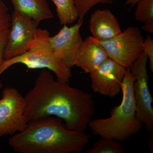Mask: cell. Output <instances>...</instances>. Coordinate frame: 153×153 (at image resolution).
Instances as JSON below:
<instances>
[{
	"label": "cell",
	"instance_id": "obj_11",
	"mask_svg": "<svg viewBox=\"0 0 153 153\" xmlns=\"http://www.w3.org/2000/svg\"><path fill=\"white\" fill-rule=\"evenodd\" d=\"M89 27L91 36L98 41L109 40L122 32L116 17L108 9L94 12L89 19Z\"/></svg>",
	"mask_w": 153,
	"mask_h": 153
},
{
	"label": "cell",
	"instance_id": "obj_22",
	"mask_svg": "<svg viewBox=\"0 0 153 153\" xmlns=\"http://www.w3.org/2000/svg\"><path fill=\"white\" fill-rule=\"evenodd\" d=\"M2 86V84L1 82V79H0V89L1 88Z\"/></svg>",
	"mask_w": 153,
	"mask_h": 153
},
{
	"label": "cell",
	"instance_id": "obj_4",
	"mask_svg": "<svg viewBox=\"0 0 153 153\" xmlns=\"http://www.w3.org/2000/svg\"><path fill=\"white\" fill-rule=\"evenodd\" d=\"M39 23L13 12L4 52V60L22 55L36 48L50 35L49 31L38 28Z\"/></svg>",
	"mask_w": 153,
	"mask_h": 153
},
{
	"label": "cell",
	"instance_id": "obj_16",
	"mask_svg": "<svg viewBox=\"0 0 153 153\" xmlns=\"http://www.w3.org/2000/svg\"><path fill=\"white\" fill-rule=\"evenodd\" d=\"M123 148L120 142L111 138L101 137L85 153H122Z\"/></svg>",
	"mask_w": 153,
	"mask_h": 153
},
{
	"label": "cell",
	"instance_id": "obj_8",
	"mask_svg": "<svg viewBox=\"0 0 153 153\" xmlns=\"http://www.w3.org/2000/svg\"><path fill=\"white\" fill-rule=\"evenodd\" d=\"M25 98L14 87H6L0 99V137L23 131L29 122Z\"/></svg>",
	"mask_w": 153,
	"mask_h": 153
},
{
	"label": "cell",
	"instance_id": "obj_20",
	"mask_svg": "<svg viewBox=\"0 0 153 153\" xmlns=\"http://www.w3.org/2000/svg\"><path fill=\"white\" fill-rule=\"evenodd\" d=\"M9 30L0 32V68L4 62V55L7 41Z\"/></svg>",
	"mask_w": 153,
	"mask_h": 153
},
{
	"label": "cell",
	"instance_id": "obj_14",
	"mask_svg": "<svg viewBox=\"0 0 153 153\" xmlns=\"http://www.w3.org/2000/svg\"><path fill=\"white\" fill-rule=\"evenodd\" d=\"M56 7L57 16L61 25H71L79 19L74 0H52Z\"/></svg>",
	"mask_w": 153,
	"mask_h": 153
},
{
	"label": "cell",
	"instance_id": "obj_15",
	"mask_svg": "<svg viewBox=\"0 0 153 153\" xmlns=\"http://www.w3.org/2000/svg\"><path fill=\"white\" fill-rule=\"evenodd\" d=\"M136 5L135 19L143 23V31L153 34V0H140Z\"/></svg>",
	"mask_w": 153,
	"mask_h": 153
},
{
	"label": "cell",
	"instance_id": "obj_19",
	"mask_svg": "<svg viewBox=\"0 0 153 153\" xmlns=\"http://www.w3.org/2000/svg\"><path fill=\"white\" fill-rule=\"evenodd\" d=\"M143 52L147 55L149 60L150 68L153 71V40L150 36H148L144 40L143 44Z\"/></svg>",
	"mask_w": 153,
	"mask_h": 153
},
{
	"label": "cell",
	"instance_id": "obj_12",
	"mask_svg": "<svg viewBox=\"0 0 153 153\" xmlns=\"http://www.w3.org/2000/svg\"><path fill=\"white\" fill-rule=\"evenodd\" d=\"M108 57L99 41L89 36L82 41L75 66L90 74Z\"/></svg>",
	"mask_w": 153,
	"mask_h": 153
},
{
	"label": "cell",
	"instance_id": "obj_10",
	"mask_svg": "<svg viewBox=\"0 0 153 153\" xmlns=\"http://www.w3.org/2000/svg\"><path fill=\"white\" fill-rule=\"evenodd\" d=\"M126 68L108 57L90 73L91 88L95 93L114 97L121 91Z\"/></svg>",
	"mask_w": 153,
	"mask_h": 153
},
{
	"label": "cell",
	"instance_id": "obj_9",
	"mask_svg": "<svg viewBox=\"0 0 153 153\" xmlns=\"http://www.w3.org/2000/svg\"><path fill=\"white\" fill-rule=\"evenodd\" d=\"M83 20L68 27L63 25L55 36H49L47 45L57 57L69 68L75 66L80 45L83 40L80 33Z\"/></svg>",
	"mask_w": 153,
	"mask_h": 153
},
{
	"label": "cell",
	"instance_id": "obj_5",
	"mask_svg": "<svg viewBox=\"0 0 153 153\" xmlns=\"http://www.w3.org/2000/svg\"><path fill=\"white\" fill-rule=\"evenodd\" d=\"M48 38L36 48L22 55L4 60L0 68V75L9 67L21 63L30 69H49L55 73L57 80L68 83L71 76V68L57 57L47 46Z\"/></svg>",
	"mask_w": 153,
	"mask_h": 153
},
{
	"label": "cell",
	"instance_id": "obj_2",
	"mask_svg": "<svg viewBox=\"0 0 153 153\" xmlns=\"http://www.w3.org/2000/svg\"><path fill=\"white\" fill-rule=\"evenodd\" d=\"M89 139L85 131L70 129L60 118L51 116L29 123L8 144L19 153H81Z\"/></svg>",
	"mask_w": 153,
	"mask_h": 153
},
{
	"label": "cell",
	"instance_id": "obj_18",
	"mask_svg": "<svg viewBox=\"0 0 153 153\" xmlns=\"http://www.w3.org/2000/svg\"><path fill=\"white\" fill-rule=\"evenodd\" d=\"M11 16L8 8L3 0H0V32L9 30L11 25Z\"/></svg>",
	"mask_w": 153,
	"mask_h": 153
},
{
	"label": "cell",
	"instance_id": "obj_6",
	"mask_svg": "<svg viewBox=\"0 0 153 153\" xmlns=\"http://www.w3.org/2000/svg\"><path fill=\"white\" fill-rule=\"evenodd\" d=\"M148 58L142 52L129 68L133 77V89L137 117L148 131L153 133V97L149 88Z\"/></svg>",
	"mask_w": 153,
	"mask_h": 153
},
{
	"label": "cell",
	"instance_id": "obj_7",
	"mask_svg": "<svg viewBox=\"0 0 153 153\" xmlns=\"http://www.w3.org/2000/svg\"><path fill=\"white\" fill-rule=\"evenodd\" d=\"M144 40L139 28L131 26L114 38L99 41L109 58L129 69L142 53Z\"/></svg>",
	"mask_w": 153,
	"mask_h": 153
},
{
	"label": "cell",
	"instance_id": "obj_1",
	"mask_svg": "<svg viewBox=\"0 0 153 153\" xmlns=\"http://www.w3.org/2000/svg\"><path fill=\"white\" fill-rule=\"evenodd\" d=\"M25 98L29 123L53 116L70 129L85 131L95 111L90 94L55 80L47 69H42Z\"/></svg>",
	"mask_w": 153,
	"mask_h": 153
},
{
	"label": "cell",
	"instance_id": "obj_13",
	"mask_svg": "<svg viewBox=\"0 0 153 153\" xmlns=\"http://www.w3.org/2000/svg\"><path fill=\"white\" fill-rule=\"evenodd\" d=\"M15 12L40 23L52 19L53 14L47 0H10Z\"/></svg>",
	"mask_w": 153,
	"mask_h": 153
},
{
	"label": "cell",
	"instance_id": "obj_17",
	"mask_svg": "<svg viewBox=\"0 0 153 153\" xmlns=\"http://www.w3.org/2000/svg\"><path fill=\"white\" fill-rule=\"evenodd\" d=\"M79 13L78 21L84 17L92 8L99 4H111L113 0H74Z\"/></svg>",
	"mask_w": 153,
	"mask_h": 153
},
{
	"label": "cell",
	"instance_id": "obj_3",
	"mask_svg": "<svg viewBox=\"0 0 153 153\" xmlns=\"http://www.w3.org/2000/svg\"><path fill=\"white\" fill-rule=\"evenodd\" d=\"M133 82L130 69L126 68L122 82L121 102L112 108L109 117L90 121L88 127L92 133L124 142L139 132L143 125L137 114Z\"/></svg>",
	"mask_w": 153,
	"mask_h": 153
},
{
	"label": "cell",
	"instance_id": "obj_21",
	"mask_svg": "<svg viewBox=\"0 0 153 153\" xmlns=\"http://www.w3.org/2000/svg\"><path fill=\"white\" fill-rule=\"evenodd\" d=\"M139 1L140 0H127L126 2V4L129 5L130 8H131L134 6L135 5L137 2Z\"/></svg>",
	"mask_w": 153,
	"mask_h": 153
}]
</instances>
